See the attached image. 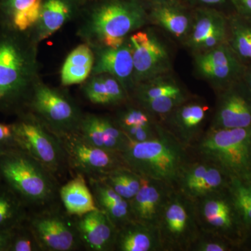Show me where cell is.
<instances>
[{"mask_svg": "<svg viewBox=\"0 0 251 251\" xmlns=\"http://www.w3.org/2000/svg\"><path fill=\"white\" fill-rule=\"evenodd\" d=\"M211 129L243 128L251 126V91L243 79L216 93Z\"/></svg>", "mask_w": 251, "mask_h": 251, "instance_id": "cell-15", "label": "cell"}, {"mask_svg": "<svg viewBox=\"0 0 251 251\" xmlns=\"http://www.w3.org/2000/svg\"><path fill=\"white\" fill-rule=\"evenodd\" d=\"M59 196L64 209L73 216H80L98 209L87 180L82 175H74L63 183Z\"/></svg>", "mask_w": 251, "mask_h": 251, "instance_id": "cell-27", "label": "cell"}, {"mask_svg": "<svg viewBox=\"0 0 251 251\" xmlns=\"http://www.w3.org/2000/svg\"><path fill=\"white\" fill-rule=\"evenodd\" d=\"M100 180L127 201L134 197L142 185V176L126 166L114 170Z\"/></svg>", "mask_w": 251, "mask_h": 251, "instance_id": "cell-31", "label": "cell"}, {"mask_svg": "<svg viewBox=\"0 0 251 251\" xmlns=\"http://www.w3.org/2000/svg\"><path fill=\"white\" fill-rule=\"evenodd\" d=\"M82 93L87 100L94 105L111 106L108 89L101 74L90 75L84 82Z\"/></svg>", "mask_w": 251, "mask_h": 251, "instance_id": "cell-36", "label": "cell"}, {"mask_svg": "<svg viewBox=\"0 0 251 251\" xmlns=\"http://www.w3.org/2000/svg\"><path fill=\"white\" fill-rule=\"evenodd\" d=\"M8 251H42L27 219L10 231Z\"/></svg>", "mask_w": 251, "mask_h": 251, "instance_id": "cell-35", "label": "cell"}, {"mask_svg": "<svg viewBox=\"0 0 251 251\" xmlns=\"http://www.w3.org/2000/svg\"><path fill=\"white\" fill-rule=\"evenodd\" d=\"M94 63L92 74H109L122 84L128 95L135 88L134 67L128 39L118 47L93 48Z\"/></svg>", "mask_w": 251, "mask_h": 251, "instance_id": "cell-18", "label": "cell"}, {"mask_svg": "<svg viewBox=\"0 0 251 251\" xmlns=\"http://www.w3.org/2000/svg\"><path fill=\"white\" fill-rule=\"evenodd\" d=\"M39 44L29 34L0 27V114L25 111L39 76Z\"/></svg>", "mask_w": 251, "mask_h": 251, "instance_id": "cell-1", "label": "cell"}, {"mask_svg": "<svg viewBox=\"0 0 251 251\" xmlns=\"http://www.w3.org/2000/svg\"><path fill=\"white\" fill-rule=\"evenodd\" d=\"M227 191L246 229L251 227V177H230Z\"/></svg>", "mask_w": 251, "mask_h": 251, "instance_id": "cell-32", "label": "cell"}, {"mask_svg": "<svg viewBox=\"0 0 251 251\" xmlns=\"http://www.w3.org/2000/svg\"><path fill=\"white\" fill-rule=\"evenodd\" d=\"M11 124L19 148L45 166L62 185L71 174L59 137L28 111L19 114Z\"/></svg>", "mask_w": 251, "mask_h": 251, "instance_id": "cell-6", "label": "cell"}, {"mask_svg": "<svg viewBox=\"0 0 251 251\" xmlns=\"http://www.w3.org/2000/svg\"><path fill=\"white\" fill-rule=\"evenodd\" d=\"M43 0H0V27L29 34L40 16Z\"/></svg>", "mask_w": 251, "mask_h": 251, "instance_id": "cell-24", "label": "cell"}, {"mask_svg": "<svg viewBox=\"0 0 251 251\" xmlns=\"http://www.w3.org/2000/svg\"><path fill=\"white\" fill-rule=\"evenodd\" d=\"M191 98L173 72L138 84L130 95V100L160 120Z\"/></svg>", "mask_w": 251, "mask_h": 251, "instance_id": "cell-12", "label": "cell"}, {"mask_svg": "<svg viewBox=\"0 0 251 251\" xmlns=\"http://www.w3.org/2000/svg\"><path fill=\"white\" fill-rule=\"evenodd\" d=\"M145 5L156 4V3L165 2V1H171V0H140Z\"/></svg>", "mask_w": 251, "mask_h": 251, "instance_id": "cell-44", "label": "cell"}, {"mask_svg": "<svg viewBox=\"0 0 251 251\" xmlns=\"http://www.w3.org/2000/svg\"><path fill=\"white\" fill-rule=\"evenodd\" d=\"M210 108L205 102L191 98L163 117L160 122L190 148L201 137Z\"/></svg>", "mask_w": 251, "mask_h": 251, "instance_id": "cell-17", "label": "cell"}, {"mask_svg": "<svg viewBox=\"0 0 251 251\" xmlns=\"http://www.w3.org/2000/svg\"><path fill=\"white\" fill-rule=\"evenodd\" d=\"M227 16L214 8H194L192 27L183 45L193 55L227 42Z\"/></svg>", "mask_w": 251, "mask_h": 251, "instance_id": "cell-16", "label": "cell"}, {"mask_svg": "<svg viewBox=\"0 0 251 251\" xmlns=\"http://www.w3.org/2000/svg\"><path fill=\"white\" fill-rule=\"evenodd\" d=\"M227 44L244 64L251 63V20L237 13L229 14Z\"/></svg>", "mask_w": 251, "mask_h": 251, "instance_id": "cell-29", "label": "cell"}, {"mask_svg": "<svg viewBox=\"0 0 251 251\" xmlns=\"http://www.w3.org/2000/svg\"><path fill=\"white\" fill-rule=\"evenodd\" d=\"M70 174L81 175L86 179H102L110 172L126 166L121 153L97 148L77 134L59 136Z\"/></svg>", "mask_w": 251, "mask_h": 251, "instance_id": "cell-10", "label": "cell"}, {"mask_svg": "<svg viewBox=\"0 0 251 251\" xmlns=\"http://www.w3.org/2000/svg\"><path fill=\"white\" fill-rule=\"evenodd\" d=\"M25 111L58 137L76 133L85 115L69 94L46 85L41 79L34 85Z\"/></svg>", "mask_w": 251, "mask_h": 251, "instance_id": "cell-7", "label": "cell"}, {"mask_svg": "<svg viewBox=\"0 0 251 251\" xmlns=\"http://www.w3.org/2000/svg\"><path fill=\"white\" fill-rule=\"evenodd\" d=\"M238 14L251 20V0H230Z\"/></svg>", "mask_w": 251, "mask_h": 251, "instance_id": "cell-41", "label": "cell"}, {"mask_svg": "<svg viewBox=\"0 0 251 251\" xmlns=\"http://www.w3.org/2000/svg\"><path fill=\"white\" fill-rule=\"evenodd\" d=\"M97 207L103 211L117 229L133 220L129 201H126L100 179L87 180Z\"/></svg>", "mask_w": 251, "mask_h": 251, "instance_id": "cell-26", "label": "cell"}, {"mask_svg": "<svg viewBox=\"0 0 251 251\" xmlns=\"http://www.w3.org/2000/svg\"><path fill=\"white\" fill-rule=\"evenodd\" d=\"M85 0H43L40 16L29 34L37 44L76 20Z\"/></svg>", "mask_w": 251, "mask_h": 251, "instance_id": "cell-22", "label": "cell"}, {"mask_svg": "<svg viewBox=\"0 0 251 251\" xmlns=\"http://www.w3.org/2000/svg\"><path fill=\"white\" fill-rule=\"evenodd\" d=\"M94 63L93 49L82 43L70 52L61 69V83L64 87L84 83L92 74Z\"/></svg>", "mask_w": 251, "mask_h": 251, "instance_id": "cell-28", "label": "cell"}, {"mask_svg": "<svg viewBox=\"0 0 251 251\" xmlns=\"http://www.w3.org/2000/svg\"><path fill=\"white\" fill-rule=\"evenodd\" d=\"M128 41L133 57L135 86L173 72L171 50L153 28L145 27L135 31L128 36Z\"/></svg>", "mask_w": 251, "mask_h": 251, "instance_id": "cell-11", "label": "cell"}, {"mask_svg": "<svg viewBox=\"0 0 251 251\" xmlns=\"http://www.w3.org/2000/svg\"><path fill=\"white\" fill-rule=\"evenodd\" d=\"M229 181L228 175L219 167L211 163L205 176L185 195L196 201L198 198L226 189L228 186Z\"/></svg>", "mask_w": 251, "mask_h": 251, "instance_id": "cell-33", "label": "cell"}, {"mask_svg": "<svg viewBox=\"0 0 251 251\" xmlns=\"http://www.w3.org/2000/svg\"><path fill=\"white\" fill-rule=\"evenodd\" d=\"M232 243L215 234L201 232L190 251H228Z\"/></svg>", "mask_w": 251, "mask_h": 251, "instance_id": "cell-37", "label": "cell"}, {"mask_svg": "<svg viewBox=\"0 0 251 251\" xmlns=\"http://www.w3.org/2000/svg\"><path fill=\"white\" fill-rule=\"evenodd\" d=\"M157 135L148 141L129 143L121 156L125 166L140 176L176 186L183 168L191 161L188 150L161 122Z\"/></svg>", "mask_w": 251, "mask_h": 251, "instance_id": "cell-3", "label": "cell"}, {"mask_svg": "<svg viewBox=\"0 0 251 251\" xmlns=\"http://www.w3.org/2000/svg\"><path fill=\"white\" fill-rule=\"evenodd\" d=\"M243 80L245 82L246 85L249 87V90L251 91V63L247 64L245 72H244Z\"/></svg>", "mask_w": 251, "mask_h": 251, "instance_id": "cell-43", "label": "cell"}, {"mask_svg": "<svg viewBox=\"0 0 251 251\" xmlns=\"http://www.w3.org/2000/svg\"><path fill=\"white\" fill-rule=\"evenodd\" d=\"M150 25L156 26L184 42L193 21V9L181 0L145 5Z\"/></svg>", "mask_w": 251, "mask_h": 251, "instance_id": "cell-21", "label": "cell"}, {"mask_svg": "<svg viewBox=\"0 0 251 251\" xmlns=\"http://www.w3.org/2000/svg\"><path fill=\"white\" fill-rule=\"evenodd\" d=\"M74 217L84 250L114 251L117 228L105 213L98 209Z\"/></svg>", "mask_w": 251, "mask_h": 251, "instance_id": "cell-23", "label": "cell"}, {"mask_svg": "<svg viewBox=\"0 0 251 251\" xmlns=\"http://www.w3.org/2000/svg\"><path fill=\"white\" fill-rule=\"evenodd\" d=\"M192 8H214L227 15L235 12L230 0H181Z\"/></svg>", "mask_w": 251, "mask_h": 251, "instance_id": "cell-40", "label": "cell"}, {"mask_svg": "<svg viewBox=\"0 0 251 251\" xmlns=\"http://www.w3.org/2000/svg\"><path fill=\"white\" fill-rule=\"evenodd\" d=\"M156 122L153 125L129 127L122 130L131 141L136 143L148 141L156 137Z\"/></svg>", "mask_w": 251, "mask_h": 251, "instance_id": "cell-38", "label": "cell"}, {"mask_svg": "<svg viewBox=\"0 0 251 251\" xmlns=\"http://www.w3.org/2000/svg\"><path fill=\"white\" fill-rule=\"evenodd\" d=\"M174 188L163 181L142 176L141 187L129 201L133 220L157 227L163 207Z\"/></svg>", "mask_w": 251, "mask_h": 251, "instance_id": "cell-20", "label": "cell"}, {"mask_svg": "<svg viewBox=\"0 0 251 251\" xmlns=\"http://www.w3.org/2000/svg\"><path fill=\"white\" fill-rule=\"evenodd\" d=\"M0 176L29 211L60 201L61 184L45 166L21 149L0 155Z\"/></svg>", "mask_w": 251, "mask_h": 251, "instance_id": "cell-4", "label": "cell"}, {"mask_svg": "<svg viewBox=\"0 0 251 251\" xmlns=\"http://www.w3.org/2000/svg\"><path fill=\"white\" fill-rule=\"evenodd\" d=\"M191 148L198 158L219 167L229 178L251 177V126L209 128Z\"/></svg>", "mask_w": 251, "mask_h": 251, "instance_id": "cell-5", "label": "cell"}, {"mask_svg": "<svg viewBox=\"0 0 251 251\" xmlns=\"http://www.w3.org/2000/svg\"><path fill=\"white\" fill-rule=\"evenodd\" d=\"M114 251H163L157 227L132 221L117 229Z\"/></svg>", "mask_w": 251, "mask_h": 251, "instance_id": "cell-25", "label": "cell"}, {"mask_svg": "<svg viewBox=\"0 0 251 251\" xmlns=\"http://www.w3.org/2000/svg\"><path fill=\"white\" fill-rule=\"evenodd\" d=\"M2 184H3L2 179H1V176H0V187H1V186Z\"/></svg>", "mask_w": 251, "mask_h": 251, "instance_id": "cell-45", "label": "cell"}, {"mask_svg": "<svg viewBox=\"0 0 251 251\" xmlns=\"http://www.w3.org/2000/svg\"><path fill=\"white\" fill-rule=\"evenodd\" d=\"M157 228L163 251H190L202 232L195 201L173 188Z\"/></svg>", "mask_w": 251, "mask_h": 251, "instance_id": "cell-8", "label": "cell"}, {"mask_svg": "<svg viewBox=\"0 0 251 251\" xmlns=\"http://www.w3.org/2000/svg\"><path fill=\"white\" fill-rule=\"evenodd\" d=\"M194 201L202 232L215 234L232 244L246 229L227 188Z\"/></svg>", "mask_w": 251, "mask_h": 251, "instance_id": "cell-13", "label": "cell"}, {"mask_svg": "<svg viewBox=\"0 0 251 251\" xmlns=\"http://www.w3.org/2000/svg\"><path fill=\"white\" fill-rule=\"evenodd\" d=\"M76 133L90 145L115 152L122 153L129 143L113 117L98 114L85 113Z\"/></svg>", "mask_w": 251, "mask_h": 251, "instance_id": "cell-19", "label": "cell"}, {"mask_svg": "<svg viewBox=\"0 0 251 251\" xmlns=\"http://www.w3.org/2000/svg\"><path fill=\"white\" fill-rule=\"evenodd\" d=\"M27 223L42 251L84 250L75 217L68 214L61 201L29 211Z\"/></svg>", "mask_w": 251, "mask_h": 251, "instance_id": "cell-9", "label": "cell"}, {"mask_svg": "<svg viewBox=\"0 0 251 251\" xmlns=\"http://www.w3.org/2000/svg\"><path fill=\"white\" fill-rule=\"evenodd\" d=\"M10 231L0 230V251H8Z\"/></svg>", "mask_w": 251, "mask_h": 251, "instance_id": "cell-42", "label": "cell"}, {"mask_svg": "<svg viewBox=\"0 0 251 251\" xmlns=\"http://www.w3.org/2000/svg\"><path fill=\"white\" fill-rule=\"evenodd\" d=\"M117 108L118 110L112 117L122 130L129 127L153 125L157 121L155 117L132 100Z\"/></svg>", "mask_w": 251, "mask_h": 251, "instance_id": "cell-34", "label": "cell"}, {"mask_svg": "<svg viewBox=\"0 0 251 251\" xmlns=\"http://www.w3.org/2000/svg\"><path fill=\"white\" fill-rule=\"evenodd\" d=\"M15 149L21 148L16 141L12 124L0 122V155Z\"/></svg>", "mask_w": 251, "mask_h": 251, "instance_id": "cell-39", "label": "cell"}, {"mask_svg": "<svg viewBox=\"0 0 251 251\" xmlns=\"http://www.w3.org/2000/svg\"><path fill=\"white\" fill-rule=\"evenodd\" d=\"M76 21L77 36L92 49L118 47L150 25L140 0H85Z\"/></svg>", "mask_w": 251, "mask_h": 251, "instance_id": "cell-2", "label": "cell"}, {"mask_svg": "<svg viewBox=\"0 0 251 251\" xmlns=\"http://www.w3.org/2000/svg\"><path fill=\"white\" fill-rule=\"evenodd\" d=\"M193 69L216 93L244 76L247 64L239 58L227 42L193 55Z\"/></svg>", "mask_w": 251, "mask_h": 251, "instance_id": "cell-14", "label": "cell"}, {"mask_svg": "<svg viewBox=\"0 0 251 251\" xmlns=\"http://www.w3.org/2000/svg\"><path fill=\"white\" fill-rule=\"evenodd\" d=\"M29 209L3 183L0 187V230L11 231L27 219Z\"/></svg>", "mask_w": 251, "mask_h": 251, "instance_id": "cell-30", "label": "cell"}]
</instances>
